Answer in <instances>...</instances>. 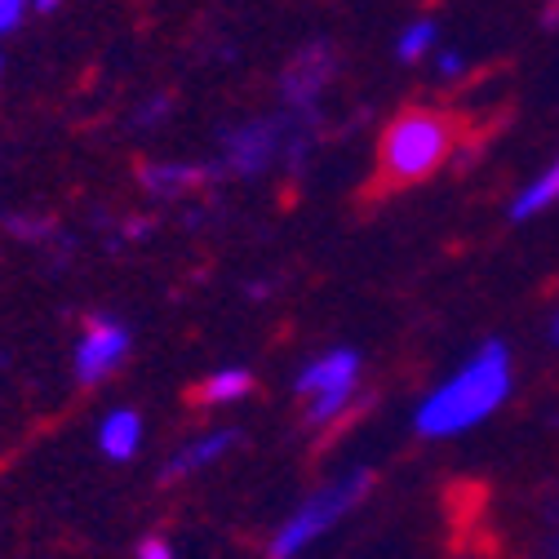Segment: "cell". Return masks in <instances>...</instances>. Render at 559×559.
I'll return each instance as SVG.
<instances>
[{
    "label": "cell",
    "mask_w": 559,
    "mask_h": 559,
    "mask_svg": "<svg viewBox=\"0 0 559 559\" xmlns=\"http://www.w3.org/2000/svg\"><path fill=\"white\" fill-rule=\"evenodd\" d=\"M515 386V365L507 342H479L462 369H453L444 382H436L413 408V431L423 440H457L488 423Z\"/></svg>",
    "instance_id": "cell-1"
},
{
    "label": "cell",
    "mask_w": 559,
    "mask_h": 559,
    "mask_svg": "<svg viewBox=\"0 0 559 559\" xmlns=\"http://www.w3.org/2000/svg\"><path fill=\"white\" fill-rule=\"evenodd\" d=\"M457 138L462 124L449 107H431V103L404 107L378 138V169H373L378 187L400 191L413 182H427L457 152Z\"/></svg>",
    "instance_id": "cell-2"
},
{
    "label": "cell",
    "mask_w": 559,
    "mask_h": 559,
    "mask_svg": "<svg viewBox=\"0 0 559 559\" xmlns=\"http://www.w3.org/2000/svg\"><path fill=\"white\" fill-rule=\"evenodd\" d=\"M369 488H373V471H365V466L346 471V475H333L320 488H311V493L275 524V533L266 542V559H302V555H311L346 515L360 511V502L369 498Z\"/></svg>",
    "instance_id": "cell-3"
},
{
    "label": "cell",
    "mask_w": 559,
    "mask_h": 559,
    "mask_svg": "<svg viewBox=\"0 0 559 559\" xmlns=\"http://www.w3.org/2000/svg\"><path fill=\"white\" fill-rule=\"evenodd\" d=\"M307 156V116H253L218 138V169L236 178H258L271 165L289 160L298 169Z\"/></svg>",
    "instance_id": "cell-4"
},
{
    "label": "cell",
    "mask_w": 559,
    "mask_h": 559,
    "mask_svg": "<svg viewBox=\"0 0 559 559\" xmlns=\"http://www.w3.org/2000/svg\"><path fill=\"white\" fill-rule=\"evenodd\" d=\"M360 378H365V365L352 346H333V352L311 356L294 378V395L302 400V423L311 431H329L346 423L360 400Z\"/></svg>",
    "instance_id": "cell-5"
},
{
    "label": "cell",
    "mask_w": 559,
    "mask_h": 559,
    "mask_svg": "<svg viewBox=\"0 0 559 559\" xmlns=\"http://www.w3.org/2000/svg\"><path fill=\"white\" fill-rule=\"evenodd\" d=\"M337 76V53L329 40H307L280 72V103L289 116H320V98Z\"/></svg>",
    "instance_id": "cell-6"
},
{
    "label": "cell",
    "mask_w": 559,
    "mask_h": 559,
    "mask_svg": "<svg viewBox=\"0 0 559 559\" xmlns=\"http://www.w3.org/2000/svg\"><path fill=\"white\" fill-rule=\"evenodd\" d=\"M129 346H133V337H129V329H124L116 316H90V320H85V333H81V342H76V356H72L76 382H81V386L107 382V378L124 365Z\"/></svg>",
    "instance_id": "cell-7"
},
{
    "label": "cell",
    "mask_w": 559,
    "mask_h": 559,
    "mask_svg": "<svg viewBox=\"0 0 559 559\" xmlns=\"http://www.w3.org/2000/svg\"><path fill=\"white\" fill-rule=\"evenodd\" d=\"M236 444H240V431H236V427L200 431V436H191V440L169 457L165 479H191V475H200V471H209V466H218Z\"/></svg>",
    "instance_id": "cell-8"
},
{
    "label": "cell",
    "mask_w": 559,
    "mask_h": 559,
    "mask_svg": "<svg viewBox=\"0 0 559 559\" xmlns=\"http://www.w3.org/2000/svg\"><path fill=\"white\" fill-rule=\"evenodd\" d=\"M143 413L138 408H107L98 417V453L107 462H133L138 453H143Z\"/></svg>",
    "instance_id": "cell-9"
},
{
    "label": "cell",
    "mask_w": 559,
    "mask_h": 559,
    "mask_svg": "<svg viewBox=\"0 0 559 559\" xmlns=\"http://www.w3.org/2000/svg\"><path fill=\"white\" fill-rule=\"evenodd\" d=\"M204 178H209V169H200L191 160H147L138 169V187L152 200H182V195L200 191Z\"/></svg>",
    "instance_id": "cell-10"
},
{
    "label": "cell",
    "mask_w": 559,
    "mask_h": 559,
    "mask_svg": "<svg viewBox=\"0 0 559 559\" xmlns=\"http://www.w3.org/2000/svg\"><path fill=\"white\" fill-rule=\"evenodd\" d=\"M249 391H253V373L240 369V365H223V369H214L200 382L195 400L209 404V408H227V404H240Z\"/></svg>",
    "instance_id": "cell-11"
},
{
    "label": "cell",
    "mask_w": 559,
    "mask_h": 559,
    "mask_svg": "<svg viewBox=\"0 0 559 559\" xmlns=\"http://www.w3.org/2000/svg\"><path fill=\"white\" fill-rule=\"evenodd\" d=\"M550 204H559V156L533 178V182H524L520 187V195L511 200V218L515 223H524V218H537L542 209H550Z\"/></svg>",
    "instance_id": "cell-12"
},
{
    "label": "cell",
    "mask_w": 559,
    "mask_h": 559,
    "mask_svg": "<svg viewBox=\"0 0 559 559\" xmlns=\"http://www.w3.org/2000/svg\"><path fill=\"white\" fill-rule=\"evenodd\" d=\"M436 40H440L436 19H417V23H408V27L400 32V40H395V58H400V62H417V58H427V53L436 49Z\"/></svg>",
    "instance_id": "cell-13"
},
{
    "label": "cell",
    "mask_w": 559,
    "mask_h": 559,
    "mask_svg": "<svg viewBox=\"0 0 559 559\" xmlns=\"http://www.w3.org/2000/svg\"><path fill=\"white\" fill-rule=\"evenodd\" d=\"M5 227L19 236V240H49L53 236V223L49 218H36V214H14V218H5Z\"/></svg>",
    "instance_id": "cell-14"
},
{
    "label": "cell",
    "mask_w": 559,
    "mask_h": 559,
    "mask_svg": "<svg viewBox=\"0 0 559 559\" xmlns=\"http://www.w3.org/2000/svg\"><path fill=\"white\" fill-rule=\"evenodd\" d=\"M27 10H32V0H0V36L19 32L23 19H27Z\"/></svg>",
    "instance_id": "cell-15"
},
{
    "label": "cell",
    "mask_w": 559,
    "mask_h": 559,
    "mask_svg": "<svg viewBox=\"0 0 559 559\" xmlns=\"http://www.w3.org/2000/svg\"><path fill=\"white\" fill-rule=\"evenodd\" d=\"M436 76L449 81V85L462 81V76H466V58H462L457 49H440V53H436Z\"/></svg>",
    "instance_id": "cell-16"
},
{
    "label": "cell",
    "mask_w": 559,
    "mask_h": 559,
    "mask_svg": "<svg viewBox=\"0 0 559 559\" xmlns=\"http://www.w3.org/2000/svg\"><path fill=\"white\" fill-rule=\"evenodd\" d=\"M165 116H169V94H156V98H147L143 107H138L133 124H143V129H152V124H160Z\"/></svg>",
    "instance_id": "cell-17"
},
{
    "label": "cell",
    "mask_w": 559,
    "mask_h": 559,
    "mask_svg": "<svg viewBox=\"0 0 559 559\" xmlns=\"http://www.w3.org/2000/svg\"><path fill=\"white\" fill-rule=\"evenodd\" d=\"M133 559H178V550L169 546V537H143L138 542V550H133Z\"/></svg>",
    "instance_id": "cell-18"
},
{
    "label": "cell",
    "mask_w": 559,
    "mask_h": 559,
    "mask_svg": "<svg viewBox=\"0 0 559 559\" xmlns=\"http://www.w3.org/2000/svg\"><path fill=\"white\" fill-rule=\"evenodd\" d=\"M120 236H124V240H147V236H152V223H147V218H129V223L120 227Z\"/></svg>",
    "instance_id": "cell-19"
},
{
    "label": "cell",
    "mask_w": 559,
    "mask_h": 559,
    "mask_svg": "<svg viewBox=\"0 0 559 559\" xmlns=\"http://www.w3.org/2000/svg\"><path fill=\"white\" fill-rule=\"evenodd\" d=\"M58 5H62V0H32V10H36V14H53Z\"/></svg>",
    "instance_id": "cell-20"
},
{
    "label": "cell",
    "mask_w": 559,
    "mask_h": 559,
    "mask_svg": "<svg viewBox=\"0 0 559 559\" xmlns=\"http://www.w3.org/2000/svg\"><path fill=\"white\" fill-rule=\"evenodd\" d=\"M555 342H559V316H555Z\"/></svg>",
    "instance_id": "cell-21"
},
{
    "label": "cell",
    "mask_w": 559,
    "mask_h": 559,
    "mask_svg": "<svg viewBox=\"0 0 559 559\" xmlns=\"http://www.w3.org/2000/svg\"><path fill=\"white\" fill-rule=\"evenodd\" d=\"M0 72H5V58H0Z\"/></svg>",
    "instance_id": "cell-22"
}]
</instances>
